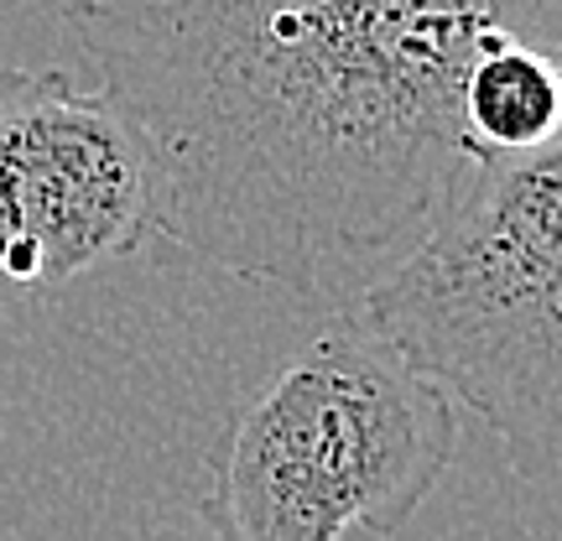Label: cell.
I'll use <instances>...</instances> for the list:
<instances>
[{
	"mask_svg": "<svg viewBox=\"0 0 562 541\" xmlns=\"http://www.w3.org/2000/svg\"><path fill=\"white\" fill-rule=\"evenodd\" d=\"M157 235V161L100 89L0 68V277L68 281Z\"/></svg>",
	"mask_w": 562,
	"mask_h": 541,
	"instance_id": "cell-4",
	"label": "cell"
},
{
	"mask_svg": "<svg viewBox=\"0 0 562 541\" xmlns=\"http://www.w3.org/2000/svg\"><path fill=\"white\" fill-rule=\"evenodd\" d=\"M552 74H558V94H562V47H558V58H552Z\"/></svg>",
	"mask_w": 562,
	"mask_h": 541,
	"instance_id": "cell-6",
	"label": "cell"
},
{
	"mask_svg": "<svg viewBox=\"0 0 562 541\" xmlns=\"http://www.w3.org/2000/svg\"><path fill=\"white\" fill-rule=\"evenodd\" d=\"M552 0H74L100 94L157 161V229L286 292L402 261L480 172L469 68Z\"/></svg>",
	"mask_w": 562,
	"mask_h": 541,
	"instance_id": "cell-1",
	"label": "cell"
},
{
	"mask_svg": "<svg viewBox=\"0 0 562 541\" xmlns=\"http://www.w3.org/2000/svg\"><path fill=\"white\" fill-rule=\"evenodd\" d=\"M355 323L562 484V136L490 157L459 203L364 286Z\"/></svg>",
	"mask_w": 562,
	"mask_h": 541,
	"instance_id": "cell-2",
	"label": "cell"
},
{
	"mask_svg": "<svg viewBox=\"0 0 562 541\" xmlns=\"http://www.w3.org/2000/svg\"><path fill=\"white\" fill-rule=\"evenodd\" d=\"M459 453L448 391L360 323H334L235 412L203 521L220 541L391 537Z\"/></svg>",
	"mask_w": 562,
	"mask_h": 541,
	"instance_id": "cell-3",
	"label": "cell"
},
{
	"mask_svg": "<svg viewBox=\"0 0 562 541\" xmlns=\"http://www.w3.org/2000/svg\"><path fill=\"white\" fill-rule=\"evenodd\" d=\"M463 125L484 161L531 157L562 136L558 74L537 42H495L463 83Z\"/></svg>",
	"mask_w": 562,
	"mask_h": 541,
	"instance_id": "cell-5",
	"label": "cell"
}]
</instances>
